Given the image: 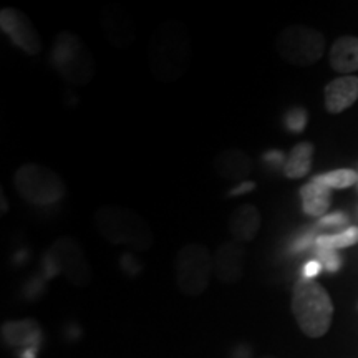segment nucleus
Listing matches in <instances>:
<instances>
[{
	"mask_svg": "<svg viewBox=\"0 0 358 358\" xmlns=\"http://www.w3.org/2000/svg\"><path fill=\"white\" fill-rule=\"evenodd\" d=\"M95 226L106 241L116 245H128L148 250L153 244V231L141 216L123 206H103L95 213Z\"/></svg>",
	"mask_w": 358,
	"mask_h": 358,
	"instance_id": "f257e3e1",
	"label": "nucleus"
},
{
	"mask_svg": "<svg viewBox=\"0 0 358 358\" xmlns=\"http://www.w3.org/2000/svg\"><path fill=\"white\" fill-rule=\"evenodd\" d=\"M292 313L307 337L319 338L329 332L332 324V299L320 284L303 277L294 287Z\"/></svg>",
	"mask_w": 358,
	"mask_h": 358,
	"instance_id": "f03ea898",
	"label": "nucleus"
},
{
	"mask_svg": "<svg viewBox=\"0 0 358 358\" xmlns=\"http://www.w3.org/2000/svg\"><path fill=\"white\" fill-rule=\"evenodd\" d=\"M189 38L181 27L168 24L156 30L150 43V65L156 77L174 80L181 77L187 66Z\"/></svg>",
	"mask_w": 358,
	"mask_h": 358,
	"instance_id": "7ed1b4c3",
	"label": "nucleus"
},
{
	"mask_svg": "<svg viewBox=\"0 0 358 358\" xmlns=\"http://www.w3.org/2000/svg\"><path fill=\"white\" fill-rule=\"evenodd\" d=\"M52 62L58 73L71 85H87L95 75V64L88 47L71 32L58 34L53 43Z\"/></svg>",
	"mask_w": 358,
	"mask_h": 358,
	"instance_id": "20e7f679",
	"label": "nucleus"
},
{
	"mask_svg": "<svg viewBox=\"0 0 358 358\" xmlns=\"http://www.w3.org/2000/svg\"><path fill=\"white\" fill-rule=\"evenodd\" d=\"M13 186L27 203L35 206L55 204L65 196L64 179L42 164H24L13 176Z\"/></svg>",
	"mask_w": 358,
	"mask_h": 358,
	"instance_id": "39448f33",
	"label": "nucleus"
},
{
	"mask_svg": "<svg viewBox=\"0 0 358 358\" xmlns=\"http://www.w3.org/2000/svg\"><path fill=\"white\" fill-rule=\"evenodd\" d=\"M178 287L186 295H199L208 289L214 272V257L203 244H186L178 252L176 264Z\"/></svg>",
	"mask_w": 358,
	"mask_h": 358,
	"instance_id": "423d86ee",
	"label": "nucleus"
},
{
	"mask_svg": "<svg viewBox=\"0 0 358 358\" xmlns=\"http://www.w3.org/2000/svg\"><path fill=\"white\" fill-rule=\"evenodd\" d=\"M275 50L285 62L307 66L317 64L325 52V38L319 30L294 25L282 30L275 38Z\"/></svg>",
	"mask_w": 358,
	"mask_h": 358,
	"instance_id": "0eeeda50",
	"label": "nucleus"
},
{
	"mask_svg": "<svg viewBox=\"0 0 358 358\" xmlns=\"http://www.w3.org/2000/svg\"><path fill=\"white\" fill-rule=\"evenodd\" d=\"M45 266L50 274L62 272L66 279L75 284H87L90 280V264L85 257L77 241L70 237H62L55 241L45 256Z\"/></svg>",
	"mask_w": 358,
	"mask_h": 358,
	"instance_id": "6e6552de",
	"label": "nucleus"
},
{
	"mask_svg": "<svg viewBox=\"0 0 358 358\" xmlns=\"http://www.w3.org/2000/svg\"><path fill=\"white\" fill-rule=\"evenodd\" d=\"M0 27L2 32L8 37L20 50H24L29 55H38L42 50V40L29 17L15 10V8L6 7L0 12Z\"/></svg>",
	"mask_w": 358,
	"mask_h": 358,
	"instance_id": "1a4fd4ad",
	"label": "nucleus"
},
{
	"mask_svg": "<svg viewBox=\"0 0 358 358\" xmlns=\"http://www.w3.org/2000/svg\"><path fill=\"white\" fill-rule=\"evenodd\" d=\"M245 249L237 241L222 243L214 254V274L227 284H234L243 277Z\"/></svg>",
	"mask_w": 358,
	"mask_h": 358,
	"instance_id": "9d476101",
	"label": "nucleus"
},
{
	"mask_svg": "<svg viewBox=\"0 0 358 358\" xmlns=\"http://www.w3.org/2000/svg\"><path fill=\"white\" fill-rule=\"evenodd\" d=\"M358 100V77L345 75L335 78L325 87V108L329 113L337 115L350 108Z\"/></svg>",
	"mask_w": 358,
	"mask_h": 358,
	"instance_id": "9b49d317",
	"label": "nucleus"
},
{
	"mask_svg": "<svg viewBox=\"0 0 358 358\" xmlns=\"http://www.w3.org/2000/svg\"><path fill=\"white\" fill-rule=\"evenodd\" d=\"M214 169L222 179L244 182L252 173V159L241 150H226L216 156Z\"/></svg>",
	"mask_w": 358,
	"mask_h": 358,
	"instance_id": "f8f14e48",
	"label": "nucleus"
},
{
	"mask_svg": "<svg viewBox=\"0 0 358 358\" xmlns=\"http://www.w3.org/2000/svg\"><path fill=\"white\" fill-rule=\"evenodd\" d=\"M261 229V213L254 204H244L232 213L229 231L237 243H249Z\"/></svg>",
	"mask_w": 358,
	"mask_h": 358,
	"instance_id": "ddd939ff",
	"label": "nucleus"
},
{
	"mask_svg": "<svg viewBox=\"0 0 358 358\" xmlns=\"http://www.w3.org/2000/svg\"><path fill=\"white\" fill-rule=\"evenodd\" d=\"M2 337L10 347H29L38 345L42 340V330L34 320L7 322L2 327Z\"/></svg>",
	"mask_w": 358,
	"mask_h": 358,
	"instance_id": "4468645a",
	"label": "nucleus"
},
{
	"mask_svg": "<svg viewBox=\"0 0 358 358\" xmlns=\"http://www.w3.org/2000/svg\"><path fill=\"white\" fill-rule=\"evenodd\" d=\"M330 65L338 73L358 71V38L340 37L330 48Z\"/></svg>",
	"mask_w": 358,
	"mask_h": 358,
	"instance_id": "2eb2a0df",
	"label": "nucleus"
},
{
	"mask_svg": "<svg viewBox=\"0 0 358 358\" xmlns=\"http://www.w3.org/2000/svg\"><path fill=\"white\" fill-rule=\"evenodd\" d=\"M330 187L322 185L317 178L302 186L301 198L303 213L313 217H324L330 208Z\"/></svg>",
	"mask_w": 358,
	"mask_h": 358,
	"instance_id": "dca6fc26",
	"label": "nucleus"
},
{
	"mask_svg": "<svg viewBox=\"0 0 358 358\" xmlns=\"http://www.w3.org/2000/svg\"><path fill=\"white\" fill-rule=\"evenodd\" d=\"M313 145L312 143H299L292 148L289 158L284 163V174L289 179H299L307 176L312 168Z\"/></svg>",
	"mask_w": 358,
	"mask_h": 358,
	"instance_id": "f3484780",
	"label": "nucleus"
},
{
	"mask_svg": "<svg viewBox=\"0 0 358 358\" xmlns=\"http://www.w3.org/2000/svg\"><path fill=\"white\" fill-rule=\"evenodd\" d=\"M358 243V227H350V229L340 232V234L332 236H319L315 239V248H325V249H345L350 245H355Z\"/></svg>",
	"mask_w": 358,
	"mask_h": 358,
	"instance_id": "a211bd4d",
	"label": "nucleus"
},
{
	"mask_svg": "<svg viewBox=\"0 0 358 358\" xmlns=\"http://www.w3.org/2000/svg\"><path fill=\"white\" fill-rule=\"evenodd\" d=\"M322 185H325L330 189H345L355 185L357 173L353 169H334V171L315 176Z\"/></svg>",
	"mask_w": 358,
	"mask_h": 358,
	"instance_id": "6ab92c4d",
	"label": "nucleus"
},
{
	"mask_svg": "<svg viewBox=\"0 0 358 358\" xmlns=\"http://www.w3.org/2000/svg\"><path fill=\"white\" fill-rule=\"evenodd\" d=\"M317 261L322 264V267H325L327 271L335 272L338 271L342 266L337 250L334 249H325V248H317Z\"/></svg>",
	"mask_w": 358,
	"mask_h": 358,
	"instance_id": "aec40b11",
	"label": "nucleus"
},
{
	"mask_svg": "<svg viewBox=\"0 0 358 358\" xmlns=\"http://www.w3.org/2000/svg\"><path fill=\"white\" fill-rule=\"evenodd\" d=\"M285 124L290 131L294 133H302L306 129L307 124V113L302 108H294L285 115Z\"/></svg>",
	"mask_w": 358,
	"mask_h": 358,
	"instance_id": "412c9836",
	"label": "nucleus"
},
{
	"mask_svg": "<svg viewBox=\"0 0 358 358\" xmlns=\"http://www.w3.org/2000/svg\"><path fill=\"white\" fill-rule=\"evenodd\" d=\"M320 268H322V264L317 261V259H313V261L307 262L306 267H303V277H306V279L313 280V277L319 275Z\"/></svg>",
	"mask_w": 358,
	"mask_h": 358,
	"instance_id": "4be33fe9",
	"label": "nucleus"
},
{
	"mask_svg": "<svg viewBox=\"0 0 358 358\" xmlns=\"http://www.w3.org/2000/svg\"><path fill=\"white\" fill-rule=\"evenodd\" d=\"M256 187V182L252 181H244L241 182L239 186L234 187V189L229 191V196H243V194H248V192H250Z\"/></svg>",
	"mask_w": 358,
	"mask_h": 358,
	"instance_id": "5701e85b",
	"label": "nucleus"
},
{
	"mask_svg": "<svg viewBox=\"0 0 358 358\" xmlns=\"http://www.w3.org/2000/svg\"><path fill=\"white\" fill-rule=\"evenodd\" d=\"M345 221H347L345 216H343V214L337 213V214H332V216L322 217L320 219V226H335V224H342V222H345Z\"/></svg>",
	"mask_w": 358,
	"mask_h": 358,
	"instance_id": "b1692460",
	"label": "nucleus"
},
{
	"mask_svg": "<svg viewBox=\"0 0 358 358\" xmlns=\"http://www.w3.org/2000/svg\"><path fill=\"white\" fill-rule=\"evenodd\" d=\"M310 244H312V237L307 236V237H303V239H301L297 244L294 245V250H302V249H306L307 245H310Z\"/></svg>",
	"mask_w": 358,
	"mask_h": 358,
	"instance_id": "393cba45",
	"label": "nucleus"
},
{
	"mask_svg": "<svg viewBox=\"0 0 358 358\" xmlns=\"http://www.w3.org/2000/svg\"><path fill=\"white\" fill-rule=\"evenodd\" d=\"M266 159L267 161H279V163H282V161H284V156H282L280 151H268V153L266 155Z\"/></svg>",
	"mask_w": 358,
	"mask_h": 358,
	"instance_id": "a878e982",
	"label": "nucleus"
},
{
	"mask_svg": "<svg viewBox=\"0 0 358 358\" xmlns=\"http://www.w3.org/2000/svg\"><path fill=\"white\" fill-rule=\"evenodd\" d=\"M24 358H35V348H27L24 355H22Z\"/></svg>",
	"mask_w": 358,
	"mask_h": 358,
	"instance_id": "bb28decb",
	"label": "nucleus"
},
{
	"mask_svg": "<svg viewBox=\"0 0 358 358\" xmlns=\"http://www.w3.org/2000/svg\"><path fill=\"white\" fill-rule=\"evenodd\" d=\"M262 358H274V357H262Z\"/></svg>",
	"mask_w": 358,
	"mask_h": 358,
	"instance_id": "cd10ccee",
	"label": "nucleus"
}]
</instances>
